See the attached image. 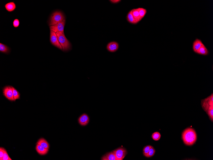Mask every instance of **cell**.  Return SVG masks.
Listing matches in <instances>:
<instances>
[{"instance_id": "obj_27", "label": "cell", "mask_w": 213, "mask_h": 160, "mask_svg": "<svg viewBox=\"0 0 213 160\" xmlns=\"http://www.w3.org/2000/svg\"><path fill=\"white\" fill-rule=\"evenodd\" d=\"M5 150V149L1 147L0 148V160H1L2 159Z\"/></svg>"}, {"instance_id": "obj_3", "label": "cell", "mask_w": 213, "mask_h": 160, "mask_svg": "<svg viewBox=\"0 0 213 160\" xmlns=\"http://www.w3.org/2000/svg\"><path fill=\"white\" fill-rule=\"evenodd\" d=\"M64 19H65V17L63 13L60 11H56L51 14L49 21V25L50 26L54 25Z\"/></svg>"}, {"instance_id": "obj_6", "label": "cell", "mask_w": 213, "mask_h": 160, "mask_svg": "<svg viewBox=\"0 0 213 160\" xmlns=\"http://www.w3.org/2000/svg\"><path fill=\"white\" fill-rule=\"evenodd\" d=\"M4 95L6 98L11 101H15L13 93L12 87L8 86H6L3 90Z\"/></svg>"}, {"instance_id": "obj_20", "label": "cell", "mask_w": 213, "mask_h": 160, "mask_svg": "<svg viewBox=\"0 0 213 160\" xmlns=\"http://www.w3.org/2000/svg\"><path fill=\"white\" fill-rule=\"evenodd\" d=\"M207 113L208 114V116L210 118L211 120L213 121V106H210L209 107L208 110L207 111Z\"/></svg>"}, {"instance_id": "obj_16", "label": "cell", "mask_w": 213, "mask_h": 160, "mask_svg": "<svg viewBox=\"0 0 213 160\" xmlns=\"http://www.w3.org/2000/svg\"><path fill=\"white\" fill-rule=\"evenodd\" d=\"M37 144L41 145L47 149H49V145L48 142L44 138H41L37 142Z\"/></svg>"}, {"instance_id": "obj_22", "label": "cell", "mask_w": 213, "mask_h": 160, "mask_svg": "<svg viewBox=\"0 0 213 160\" xmlns=\"http://www.w3.org/2000/svg\"><path fill=\"white\" fill-rule=\"evenodd\" d=\"M12 89L14 99L16 100L20 99V95L19 93L15 88L12 87Z\"/></svg>"}, {"instance_id": "obj_13", "label": "cell", "mask_w": 213, "mask_h": 160, "mask_svg": "<svg viewBox=\"0 0 213 160\" xmlns=\"http://www.w3.org/2000/svg\"><path fill=\"white\" fill-rule=\"evenodd\" d=\"M102 160H117L114 153L113 152L108 153L102 157Z\"/></svg>"}, {"instance_id": "obj_28", "label": "cell", "mask_w": 213, "mask_h": 160, "mask_svg": "<svg viewBox=\"0 0 213 160\" xmlns=\"http://www.w3.org/2000/svg\"><path fill=\"white\" fill-rule=\"evenodd\" d=\"M109 1L112 3L116 4L120 2L121 1L120 0H110Z\"/></svg>"}, {"instance_id": "obj_12", "label": "cell", "mask_w": 213, "mask_h": 160, "mask_svg": "<svg viewBox=\"0 0 213 160\" xmlns=\"http://www.w3.org/2000/svg\"><path fill=\"white\" fill-rule=\"evenodd\" d=\"M36 150L37 152L41 155H46L49 151V149L44 147L37 144Z\"/></svg>"}, {"instance_id": "obj_4", "label": "cell", "mask_w": 213, "mask_h": 160, "mask_svg": "<svg viewBox=\"0 0 213 160\" xmlns=\"http://www.w3.org/2000/svg\"><path fill=\"white\" fill-rule=\"evenodd\" d=\"M66 22V20L64 19L55 25L50 26V31H54L55 33L60 32L64 33V29Z\"/></svg>"}, {"instance_id": "obj_17", "label": "cell", "mask_w": 213, "mask_h": 160, "mask_svg": "<svg viewBox=\"0 0 213 160\" xmlns=\"http://www.w3.org/2000/svg\"><path fill=\"white\" fill-rule=\"evenodd\" d=\"M132 14L135 19L137 20L139 22L141 20L140 15H139V12L138 8L134 9L132 10Z\"/></svg>"}, {"instance_id": "obj_19", "label": "cell", "mask_w": 213, "mask_h": 160, "mask_svg": "<svg viewBox=\"0 0 213 160\" xmlns=\"http://www.w3.org/2000/svg\"><path fill=\"white\" fill-rule=\"evenodd\" d=\"M138 9L139 12V15L142 20L146 15L147 13V10L143 8H139Z\"/></svg>"}, {"instance_id": "obj_15", "label": "cell", "mask_w": 213, "mask_h": 160, "mask_svg": "<svg viewBox=\"0 0 213 160\" xmlns=\"http://www.w3.org/2000/svg\"><path fill=\"white\" fill-rule=\"evenodd\" d=\"M209 53V52L208 49L204 45L202 46L199 50L197 51L196 53L198 54L205 56L208 55Z\"/></svg>"}, {"instance_id": "obj_8", "label": "cell", "mask_w": 213, "mask_h": 160, "mask_svg": "<svg viewBox=\"0 0 213 160\" xmlns=\"http://www.w3.org/2000/svg\"><path fill=\"white\" fill-rule=\"evenodd\" d=\"M119 47V44L117 42H111L108 43L106 48L108 51L111 53H114L117 51Z\"/></svg>"}, {"instance_id": "obj_7", "label": "cell", "mask_w": 213, "mask_h": 160, "mask_svg": "<svg viewBox=\"0 0 213 160\" xmlns=\"http://www.w3.org/2000/svg\"><path fill=\"white\" fill-rule=\"evenodd\" d=\"M50 41L52 45L61 50L62 48L59 42L56 33L52 31H50Z\"/></svg>"}, {"instance_id": "obj_26", "label": "cell", "mask_w": 213, "mask_h": 160, "mask_svg": "<svg viewBox=\"0 0 213 160\" xmlns=\"http://www.w3.org/2000/svg\"><path fill=\"white\" fill-rule=\"evenodd\" d=\"M20 24L19 20L17 19L14 20L13 22V25L14 28H18Z\"/></svg>"}, {"instance_id": "obj_21", "label": "cell", "mask_w": 213, "mask_h": 160, "mask_svg": "<svg viewBox=\"0 0 213 160\" xmlns=\"http://www.w3.org/2000/svg\"><path fill=\"white\" fill-rule=\"evenodd\" d=\"M152 139L154 140L157 141L160 139L161 135L160 133L159 132H155L152 134Z\"/></svg>"}, {"instance_id": "obj_14", "label": "cell", "mask_w": 213, "mask_h": 160, "mask_svg": "<svg viewBox=\"0 0 213 160\" xmlns=\"http://www.w3.org/2000/svg\"><path fill=\"white\" fill-rule=\"evenodd\" d=\"M127 18L128 21L131 24H137L139 21L135 19L133 17L132 14V10L129 12L128 13Z\"/></svg>"}, {"instance_id": "obj_11", "label": "cell", "mask_w": 213, "mask_h": 160, "mask_svg": "<svg viewBox=\"0 0 213 160\" xmlns=\"http://www.w3.org/2000/svg\"><path fill=\"white\" fill-rule=\"evenodd\" d=\"M5 7L7 11L11 12L15 10L16 8V6L14 2H11L6 4Z\"/></svg>"}, {"instance_id": "obj_9", "label": "cell", "mask_w": 213, "mask_h": 160, "mask_svg": "<svg viewBox=\"0 0 213 160\" xmlns=\"http://www.w3.org/2000/svg\"><path fill=\"white\" fill-rule=\"evenodd\" d=\"M90 118L88 115L86 113H84L80 116L79 118L78 121L79 123L81 126H85L89 123Z\"/></svg>"}, {"instance_id": "obj_24", "label": "cell", "mask_w": 213, "mask_h": 160, "mask_svg": "<svg viewBox=\"0 0 213 160\" xmlns=\"http://www.w3.org/2000/svg\"><path fill=\"white\" fill-rule=\"evenodd\" d=\"M152 147V146H151V145H147V146L145 147L144 148L143 150V154L145 157H146V155L149 152V150H150Z\"/></svg>"}, {"instance_id": "obj_10", "label": "cell", "mask_w": 213, "mask_h": 160, "mask_svg": "<svg viewBox=\"0 0 213 160\" xmlns=\"http://www.w3.org/2000/svg\"><path fill=\"white\" fill-rule=\"evenodd\" d=\"M204 44L201 40L197 38L194 41L193 44L192 49L194 52H196Z\"/></svg>"}, {"instance_id": "obj_23", "label": "cell", "mask_w": 213, "mask_h": 160, "mask_svg": "<svg viewBox=\"0 0 213 160\" xmlns=\"http://www.w3.org/2000/svg\"><path fill=\"white\" fill-rule=\"evenodd\" d=\"M155 150L154 148L152 146V147L151 148L150 150H149V152L148 153L147 155H146V157L147 158H150L152 157L155 155Z\"/></svg>"}, {"instance_id": "obj_18", "label": "cell", "mask_w": 213, "mask_h": 160, "mask_svg": "<svg viewBox=\"0 0 213 160\" xmlns=\"http://www.w3.org/2000/svg\"><path fill=\"white\" fill-rule=\"evenodd\" d=\"M10 49L8 46L5 44L0 43V52L5 53H8L9 52Z\"/></svg>"}, {"instance_id": "obj_1", "label": "cell", "mask_w": 213, "mask_h": 160, "mask_svg": "<svg viewBox=\"0 0 213 160\" xmlns=\"http://www.w3.org/2000/svg\"><path fill=\"white\" fill-rule=\"evenodd\" d=\"M182 138L184 143L188 146L193 145L197 140V135L194 129L188 128L182 132Z\"/></svg>"}, {"instance_id": "obj_2", "label": "cell", "mask_w": 213, "mask_h": 160, "mask_svg": "<svg viewBox=\"0 0 213 160\" xmlns=\"http://www.w3.org/2000/svg\"><path fill=\"white\" fill-rule=\"evenodd\" d=\"M59 43L61 46L63 51H67L71 48V44L67 39L64 33L60 32L56 33Z\"/></svg>"}, {"instance_id": "obj_5", "label": "cell", "mask_w": 213, "mask_h": 160, "mask_svg": "<svg viewBox=\"0 0 213 160\" xmlns=\"http://www.w3.org/2000/svg\"><path fill=\"white\" fill-rule=\"evenodd\" d=\"M117 160H123L127 153L125 148L121 147L113 151Z\"/></svg>"}, {"instance_id": "obj_25", "label": "cell", "mask_w": 213, "mask_h": 160, "mask_svg": "<svg viewBox=\"0 0 213 160\" xmlns=\"http://www.w3.org/2000/svg\"><path fill=\"white\" fill-rule=\"evenodd\" d=\"M11 158L9 157L7 151L5 149L4 150L3 156L2 160H11Z\"/></svg>"}]
</instances>
